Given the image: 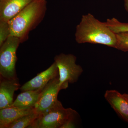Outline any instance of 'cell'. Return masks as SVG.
Returning a JSON list of instances; mask_svg holds the SVG:
<instances>
[{
    "label": "cell",
    "instance_id": "cell-11",
    "mask_svg": "<svg viewBox=\"0 0 128 128\" xmlns=\"http://www.w3.org/2000/svg\"><path fill=\"white\" fill-rule=\"evenodd\" d=\"M33 108L11 106L0 109V128H6L8 126L19 118L30 113Z\"/></svg>",
    "mask_w": 128,
    "mask_h": 128
},
{
    "label": "cell",
    "instance_id": "cell-14",
    "mask_svg": "<svg viewBox=\"0 0 128 128\" xmlns=\"http://www.w3.org/2000/svg\"><path fill=\"white\" fill-rule=\"evenodd\" d=\"M105 23L110 30L115 34L128 32V23L121 22L114 18L107 19Z\"/></svg>",
    "mask_w": 128,
    "mask_h": 128
},
{
    "label": "cell",
    "instance_id": "cell-8",
    "mask_svg": "<svg viewBox=\"0 0 128 128\" xmlns=\"http://www.w3.org/2000/svg\"><path fill=\"white\" fill-rule=\"evenodd\" d=\"M34 0H0V21L9 22Z\"/></svg>",
    "mask_w": 128,
    "mask_h": 128
},
{
    "label": "cell",
    "instance_id": "cell-1",
    "mask_svg": "<svg viewBox=\"0 0 128 128\" xmlns=\"http://www.w3.org/2000/svg\"><path fill=\"white\" fill-rule=\"evenodd\" d=\"M75 36L78 44H98L115 48L116 43V34L105 22H100L90 13L82 16L76 28Z\"/></svg>",
    "mask_w": 128,
    "mask_h": 128
},
{
    "label": "cell",
    "instance_id": "cell-2",
    "mask_svg": "<svg viewBox=\"0 0 128 128\" xmlns=\"http://www.w3.org/2000/svg\"><path fill=\"white\" fill-rule=\"evenodd\" d=\"M47 10L46 0H34L9 22L11 35L20 39L21 43L27 41L29 33L42 22Z\"/></svg>",
    "mask_w": 128,
    "mask_h": 128
},
{
    "label": "cell",
    "instance_id": "cell-5",
    "mask_svg": "<svg viewBox=\"0 0 128 128\" xmlns=\"http://www.w3.org/2000/svg\"><path fill=\"white\" fill-rule=\"evenodd\" d=\"M76 60L70 54L62 53L54 57V62L58 69L60 84L64 89L68 87V83L76 82L83 72L81 66L76 64Z\"/></svg>",
    "mask_w": 128,
    "mask_h": 128
},
{
    "label": "cell",
    "instance_id": "cell-16",
    "mask_svg": "<svg viewBox=\"0 0 128 128\" xmlns=\"http://www.w3.org/2000/svg\"><path fill=\"white\" fill-rule=\"evenodd\" d=\"M10 36V29L9 22L0 21V46Z\"/></svg>",
    "mask_w": 128,
    "mask_h": 128
},
{
    "label": "cell",
    "instance_id": "cell-17",
    "mask_svg": "<svg viewBox=\"0 0 128 128\" xmlns=\"http://www.w3.org/2000/svg\"><path fill=\"white\" fill-rule=\"evenodd\" d=\"M124 7L126 11L128 12V0H124Z\"/></svg>",
    "mask_w": 128,
    "mask_h": 128
},
{
    "label": "cell",
    "instance_id": "cell-18",
    "mask_svg": "<svg viewBox=\"0 0 128 128\" xmlns=\"http://www.w3.org/2000/svg\"><path fill=\"white\" fill-rule=\"evenodd\" d=\"M123 95L128 100V94L124 93V94H123Z\"/></svg>",
    "mask_w": 128,
    "mask_h": 128
},
{
    "label": "cell",
    "instance_id": "cell-7",
    "mask_svg": "<svg viewBox=\"0 0 128 128\" xmlns=\"http://www.w3.org/2000/svg\"><path fill=\"white\" fill-rule=\"evenodd\" d=\"M59 74L58 69L55 62L46 70L38 74L20 88L21 91L42 89L53 78Z\"/></svg>",
    "mask_w": 128,
    "mask_h": 128
},
{
    "label": "cell",
    "instance_id": "cell-10",
    "mask_svg": "<svg viewBox=\"0 0 128 128\" xmlns=\"http://www.w3.org/2000/svg\"><path fill=\"white\" fill-rule=\"evenodd\" d=\"M20 84L15 79H4L0 84V109L10 107L13 103L14 92Z\"/></svg>",
    "mask_w": 128,
    "mask_h": 128
},
{
    "label": "cell",
    "instance_id": "cell-12",
    "mask_svg": "<svg viewBox=\"0 0 128 128\" xmlns=\"http://www.w3.org/2000/svg\"><path fill=\"white\" fill-rule=\"evenodd\" d=\"M42 89L22 92L18 96L11 106L23 108H34L38 100L40 95Z\"/></svg>",
    "mask_w": 128,
    "mask_h": 128
},
{
    "label": "cell",
    "instance_id": "cell-6",
    "mask_svg": "<svg viewBox=\"0 0 128 128\" xmlns=\"http://www.w3.org/2000/svg\"><path fill=\"white\" fill-rule=\"evenodd\" d=\"M63 89L60 84L59 75H58L50 81L42 90L34 107L35 112L38 114L54 106L58 102L59 92Z\"/></svg>",
    "mask_w": 128,
    "mask_h": 128
},
{
    "label": "cell",
    "instance_id": "cell-3",
    "mask_svg": "<svg viewBox=\"0 0 128 128\" xmlns=\"http://www.w3.org/2000/svg\"><path fill=\"white\" fill-rule=\"evenodd\" d=\"M77 114L75 110L66 108L58 100L52 107L40 114L28 128H61L67 122L74 121Z\"/></svg>",
    "mask_w": 128,
    "mask_h": 128
},
{
    "label": "cell",
    "instance_id": "cell-15",
    "mask_svg": "<svg viewBox=\"0 0 128 128\" xmlns=\"http://www.w3.org/2000/svg\"><path fill=\"white\" fill-rule=\"evenodd\" d=\"M116 43L115 48L124 52L128 51V32L116 34Z\"/></svg>",
    "mask_w": 128,
    "mask_h": 128
},
{
    "label": "cell",
    "instance_id": "cell-13",
    "mask_svg": "<svg viewBox=\"0 0 128 128\" xmlns=\"http://www.w3.org/2000/svg\"><path fill=\"white\" fill-rule=\"evenodd\" d=\"M38 115L34 110L29 114L19 118L10 124L6 128H28L36 119Z\"/></svg>",
    "mask_w": 128,
    "mask_h": 128
},
{
    "label": "cell",
    "instance_id": "cell-4",
    "mask_svg": "<svg viewBox=\"0 0 128 128\" xmlns=\"http://www.w3.org/2000/svg\"><path fill=\"white\" fill-rule=\"evenodd\" d=\"M20 41L10 36L0 46V74L4 79L16 78V51Z\"/></svg>",
    "mask_w": 128,
    "mask_h": 128
},
{
    "label": "cell",
    "instance_id": "cell-9",
    "mask_svg": "<svg viewBox=\"0 0 128 128\" xmlns=\"http://www.w3.org/2000/svg\"><path fill=\"white\" fill-rule=\"evenodd\" d=\"M104 97L120 116L128 123V100L123 94L116 90H107Z\"/></svg>",
    "mask_w": 128,
    "mask_h": 128
}]
</instances>
